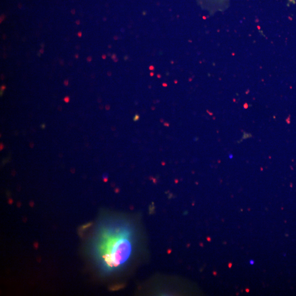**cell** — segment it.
Listing matches in <instances>:
<instances>
[{"instance_id":"6da1fadb","label":"cell","mask_w":296,"mask_h":296,"mask_svg":"<svg viewBox=\"0 0 296 296\" xmlns=\"http://www.w3.org/2000/svg\"><path fill=\"white\" fill-rule=\"evenodd\" d=\"M101 251L104 261L109 267L115 268L125 263L130 256L132 245L125 233L106 236Z\"/></svg>"}]
</instances>
